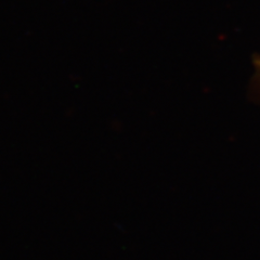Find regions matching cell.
I'll use <instances>...</instances> for the list:
<instances>
[{
	"instance_id": "6da1fadb",
	"label": "cell",
	"mask_w": 260,
	"mask_h": 260,
	"mask_svg": "<svg viewBox=\"0 0 260 260\" xmlns=\"http://www.w3.org/2000/svg\"><path fill=\"white\" fill-rule=\"evenodd\" d=\"M259 68H260V62H259Z\"/></svg>"
}]
</instances>
